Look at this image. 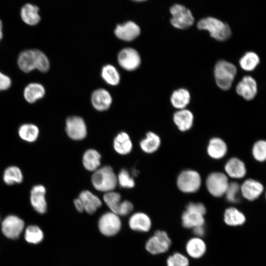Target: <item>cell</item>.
<instances>
[{
	"instance_id": "obj_1",
	"label": "cell",
	"mask_w": 266,
	"mask_h": 266,
	"mask_svg": "<svg viewBox=\"0 0 266 266\" xmlns=\"http://www.w3.org/2000/svg\"><path fill=\"white\" fill-rule=\"evenodd\" d=\"M197 26L200 30L207 31L211 37L218 41H225L232 35L229 25L216 18H202L197 23Z\"/></svg>"
},
{
	"instance_id": "obj_2",
	"label": "cell",
	"mask_w": 266,
	"mask_h": 266,
	"mask_svg": "<svg viewBox=\"0 0 266 266\" xmlns=\"http://www.w3.org/2000/svg\"><path fill=\"white\" fill-rule=\"evenodd\" d=\"M237 73V68L231 62L224 60L218 61L215 64L214 74L216 83L221 90H229Z\"/></svg>"
},
{
	"instance_id": "obj_3",
	"label": "cell",
	"mask_w": 266,
	"mask_h": 266,
	"mask_svg": "<svg viewBox=\"0 0 266 266\" xmlns=\"http://www.w3.org/2000/svg\"><path fill=\"white\" fill-rule=\"evenodd\" d=\"M94 187L98 191H112L117 184V178L111 167L104 166L94 171L91 178Z\"/></svg>"
},
{
	"instance_id": "obj_4",
	"label": "cell",
	"mask_w": 266,
	"mask_h": 266,
	"mask_svg": "<svg viewBox=\"0 0 266 266\" xmlns=\"http://www.w3.org/2000/svg\"><path fill=\"white\" fill-rule=\"evenodd\" d=\"M172 15L171 24L178 29H186L192 26L195 21L191 11L184 5L175 4L170 8Z\"/></svg>"
},
{
	"instance_id": "obj_5",
	"label": "cell",
	"mask_w": 266,
	"mask_h": 266,
	"mask_svg": "<svg viewBox=\"0 0 266 266\" xmlns=\"http://www.w3.org/2000/svg\"><path fill=\"white\" fill-rule=\"evenodd\" d=\"M171 241L167 233L164 231H156L146 243L145 248L153 255L160 254L167 251Z\"/></svg>"
},
{
	"instance_id": "obj_6",
	"label": "cell",
	"mask_w": 266,
	"mask_h": 266,
	"mask_svg": "<svg viewBox=\"0 0 266 266\" xmlns=\"http://www.w3.org/2000/svg\"><path fill=\"white\" fill-rule=\"evenodd\" d=\"M121 225L119 216L111 211L104 213L98 222L100 232L106 236H112L117 234L121 230Z\"/></svg>"
},
{
	"instance_id": "obj_7",
	"label": "cell",
	"mask_w": 266,
	"mask_h": 266,
	"mask_svg": "<svg viewBox=\"0 0 266 266\" xmlns=\"http://www.w3.org/2000/svg\"><path fill=\"white\" fill-rule=\"evenodd\" d=\"M177 185L179 189L183 192H195L199 189L201 185L200 175L194 170H184L179 175Z\"/></svg>"
},
{
	"instance_id": "obj_8",
	"label": "cell",
	"mask_w": 266,
	"mask_h": 266,
	"mask_svg": "<svg viewBox=\"0 0 266 266\" xmlns=\"http://www.w3.org/2000/svg\"><path fill=\"white\" fill-rule=\"evenodd\" d=\"M25 226L24 221L14 215L7 216L2 221L1 231L7 238L17 239Z\"/></svg>"
},
{
	"instance_id": "obj_9",
	"label": "cell",
	"mask_w": 266,
	"mask_h": 266,
	"mask_svg": "<svg viewBox=\"0 0 266 266\" xmlns=\"http://www.w3.org/2000/svg\"><path fill=\"white\" fill-rule=\"evenodd\" d=\"M229 182L227 176L222 172H213L208 175L206 185L209 192L219 197L225 194Z\"/></svg>"
},
{
	"instance_id": "obj_10",
	"label": "cell",
	"mask_w": 266,
	"mask_h": 266,
	"mask_svg": "<svg viewBox=\"0 0 266 266\" xmlns=\"http://www.w3.org/2000/svg\"><path fill=\"white\" fill-rule=\"evenodd\" d=\"M66 131L69 137L75 140H82L87 135L86 124L78 116H71L66 119Z\"/></svg>"
},
{
	"instance_id": "obj_11",
	"label": "cell",
	"mask_w": 266,
	"mask_h": 266,
	"mask_svg": "<svg viewBox=\"0 0 266 266\" xmlns=\"http://www.w3.org/2000/svg\"><path fill=\"white\" fill-rule=\"evenodd\" d=\"M117 60L119 65L129 71L137 68L141 62L138 53L132 48H126L121 50L118 54Z\"/></svg>"
},
{
	"instance_id": "obj_12",
	"label": "cell",
	"mask_w": 266,
	"mask_h": 266,
	"mask_svg": "<svg viewBox=\"0 0 266 266\" xmlns=\"http://www.w3.org/2000/svg\"><path fill=\"white\" fill-rule=\"evenodd\" d=\"M236 93L246 100H252L258 92L255 79L250 75L244 76L236 86Z\"/></svg>"
},
{
	"instance_id": "obj_13",
	"label": "cell",
	"mask_w": 266,
	"mask_h": 266,
	"mask_svg": "<svg viewBox=\"0 0 266 266\" xmlns=\"http://www.w3.org/2000/svg\"><path fill=\"white\" fill-rule=\"evenodd\" d=\"M45 194V187L40 184L34 186L31 191V204L35 211L39 214H44L47 211Z\"/></svg>"
},
{
	"instance_id": "obj_14",
	"label": "cell",
	"mask_w": 266,
	"mask_h": 266,
	"mask_svg": "<svg viewBox=\"0 0 266 266\" xmlns=\"http://www.w3.org/2000/svg\"><path fill=\"white\" fill-rule=\"evenodd\" d=\"M114 33L119 39L130 41L137 37L140 33L138 26L132 21H128L123 24L118 25Z\"/></svg>"
},
{
	"instance_id": "obj_15",
	"label": "cell",
	"mask_w": 266,
	"mask_h": 266,
	"mask_svg": "<svg viewBox=\"0 0 266 266\" xmlns=\"http://www.w3.org/2000/svg\"><path fill=\"white\" fill-rule=\"evenodd\" d=\"M112 97L105 89H99L93 92L91 96V102L93 107L98 111L108 109L112 103Z\"/></svg>"
},
{
	"instance_id": "obj_16",
	"label": "cell",
	"mask_w": 266,
	"mask_h": 266,
	"mask_svg": "<svg viewBox=\"0 0 266 266\" xmlns=\"http://www.w3.org/2000/svg\"><path fill=\"white\" fill-rule=\"evenodd\" d=\"M242 196L249 200L257 199L262 193L264 187L259 182L252 179L245 181L240 187Z\"/></svg>"
},
{
	"instance_id": "obj_17",
	"label": "cell",
	"mask_w": 266,
	"mask_h": 266,
	"mask_svg": "<svg viewBox=\"0 0 266 266\" xmlns=\"http://www.w3.org/2000/svg\"><path fill=\"white\" fill-rule=\"evenodd\" d=\"M129 225L133 231L147 232L151 227V221L147 214L142 212H137L130 218Z\"/></svg>"
},
{
	"instance_id": "obj_18",
	"label": "cell",
	"mask_w": 266,
	"mask_h": 266,
	"mask_svg": "<svg viewBox=\"0 0 266 266\" xmlns=\"http://www.w3.org/2000/svg\"><path fill=\"white\" fill-rule=\"evenodd\" d=\"M173 120L178 129L181 131L185 132L192 127L194 115L188 109L186 108L179 109L174 113Z\"/></svg>"
},
{
	"instance_id": "obj_19",
	"label": "cell",
	"mask_w": 266,
	"mask_h": 266,
	"mask_svg": "<svg viewBox=\"0 0 266 266\" xmlns=\"http://www.w3.org/2000/svg\"><path fill=\"white\" fill-rule=\"evenodd\" d=\"M78 198L83 204L84 210L89 214H94L101 205L99 198L89 191L81 192Z\"/></svg>"
},
{
	"instance_id": "obj_20",
	"label": "cell",
	"mask_w": 266,
	"mask_h": 266,
	"mask_svg": "<svg viewBox=\"0 0 266 266\" xmlns=\"http://www.w3.org/2000/svg\"><path fill=\"white\" fill-rule=\"evenodd\" d=\"M39 8L36 5L26 3L21 8L20 15L23 22L30 26L37 25L41 18L38 12Z\"/></svg>"
},
{
	"instance_id": "obj_21",
	"label": "cell",
	"mask_w": 266,
	"mask_h": 266,
	"mask_svg": "<svg viewBox=\"0 0 266 266\" xmlns=\"http://www.w3.org/2000/svg\"><path fill=\"white\" fill-rule=\"evenodd\" d=\"M186 250L191 257L198 259L201 257L205 253L206 246L204 241L200 238L193 237L187 242Z\"/></svg>"
},
{
	"instance_id": "obj_22",
	"label": "cell",
	"mask_w": 266,
	"mask_h": 266,
	"mask_svg": "<svg viewBox=\"0 0 266 266\" xmlns=\"http://www.w3.org/2000/svg\"><path fill=\"white\" fill-rule=\"evenodd\" d=\"M191 100L189 91L185 88H179L174 90L170 97V102L175 108L184 109L189 104Z\"/></svg>"
},
{
	"instance_id": "obj_23",
	"label": "cell",
	"mask_w": 266,
	"mask_h": 266,
	"mask_svg": "<svg viewBox=\"0 0 266 266\" xmlns=\"http://www.w3.org/2000/svg\"><path fill=\"white\" fill-rule=\"evenodd\" d=\"M225 169L228 175L235 178L243 177L246 172L244 164L236 158H233L228 161L225 166Z\"/></svg>"
},
{
	"instance_id": "obj_24",
	"label": "cell",
	"mask_w": 266,
	"mask_h": 266,
	"mask_svg": "<svg viewBox=\"0 0 266 266\" xmlns=\"http://www.w3.org/2000/svg\"><path fill=\"white\" fill-rule=\"evenodd\" d=\"M45 94L44 87L37 83L28 84L24 90V97L27 101L33 103L42 98Z\"/></svg>"
},
{
	"instance_id": "obj_25",
	"label": "cell",
	"mask_w": 266,
	"mask_h": 266,
	"mask_svg": "<svg viewBox=\"0 0 266 266\" xmlns=\"http://www.w3.org/2000/svg\"><path fill=\"white\" fill-rule=\"evenodd\" d=\"M18 65L23 71L31 72L35 69V55L34 50H26L20 53L18 58Z\"/></svg>"
},
{
	"instance_id": "obj_26",
	"label": "cell",
	"mask_w": 266,
	"mask_h": 266,
	"mask_svg": "<svg viewBox=\"0 0 266 266\" xmlns=\"http://www.w3.org/2000/svg\"><path fill=\"white\" fill-rule=\"evenodd\" d=\"M182 223L184 227L193 229L197 227L203 226L204 219L203 215L199 213L186 210L182 215Z\"/></svg>"
},
{
	"instance_id": "obj_27",
	"label": "cell",
	"mask_w": 266,
	"mask_h": 266,
	"mask_svg": "<svg viewBox=\"0 0 266 266\" xmlns=\"http://www.w3.org/2000/svg\"><path fill=\"white\" fill-rule=\"evenodd\" d=\"M115 150L121 155H126L132 149V143L129 135L125 132L117 134L113 141Z\"/></svg>"
},
{
	"instance_id": "obj_28",
	"label": "cell",
	"mask_w": 266,
	"mask_h": 266,
	"mask_svg": "<svg viewBox=\"0 0 266 266\" xmlns=\"http://www.w3.org/2000/svg\"><path fill=\"white\" fill-rule=\"evenodd\" d=\"M227 147L225 142L221 138L214 137L209 141L207 152L208 155L214 159H220L227 153Z\"/></svg>"
},
{
	"instance_id": "obj_29",
	"label": "cell",
	"mask_w": 266,
	"mask_h": 266,
	"mask_svg": "<svg viewBox=\"0 0 266 266\" xmlns=\"http://www.w3.org/2000/svg\"><path fill=\"white\" fill-rule=\"evenodd\" d=\"M101 156L94 149H89L84 154L83 156V165L84 167L89 171H95L100 166Z\"/></svg>"
},
{
	"instance_id": "obj_30",
	"label": "cell",
	"mask_w": 266,
	"mask_h": 266,
	"mask_svg": "<svg viewBox=\"0 0 266 266\" xmlns=\"http://www.w3.org/2000/svg\"><path fill=\"white\" fill-rule=\"evenodd\" d=\"M38 127L33 124H24L18 129V134L23 140L28 142H33L38 138L39 135Z\"/></svg>"
},
{
	"instance_id": "obj_31",
	"label": "cell",
	"mask_w": 266,
	"mask_h": 266,
	"mask_svg": "<svg viewBox=\"0 0 266 266\" xmlns=\"http://www.w3.org/2000/svg\"><path fill=\"white\" fill-rule=\"evenodd\" d=\"M161 140L159 136L156 133L149 132L146 133L145 138L140 142L141 149L147 153H152L155 152L159 147Z\"/></svg>"
},
{
	"instance_id": "obj_32",
	"label": "cell",
	"mask_w": 266,
	"mask_h": 266,
	"mask_svg": "<svg viewBox=\"0 0 266 266\" xmlns=\"http://www.w3.org/2000/svg\"><path fill=\"white\" fill-rule=\"evenodd\" d=\"M260 62L258 55L254 52L245 53L240 59L239 64L240 67L246 71L254 70Z\"/></svg>"
},
{
	"instance_id": "obj_33",
	"label": "cell",
	"mask_w": 266,
	"mask_h": 266,
	"mask_svg": "<svg viewBox=\"0 0 266 266\" xmlns=\"http://www.w3.org/2000/svg\"><path fill=\"white\" fill-rule=\"evenodd\" d=\"M245 220L244 214L235 208H228L224 213V221L229 226L241 225L244 223Z\"/></svg>"
},
{
	"instance_id": "obj_34",
	"label": "cell",
	"mask_w": 266,
	"mask_h": 266,
	"mask_svg": "<svg viewBox=\"0 0 266 266\" xmlns=\"http://www.w3.org/2000/svg\"><path fill=\"white\" fill-rule=\"evenodd\" d=\"M23 175L21 169L16 166L7 167L3 174V180L8 185L19 184L22 182Z\"/></svg>"
},
{
	"instance_id": "obj_35",
	"label": "cell",
	"mask_w": 266,
	"mask_h": 266,
	"mask_svg": "<svg viewBox=\"0 0 266 266\" xmlns=\"http://www.w3.org/2000/svg\"><path fill=\"white\" fill-rule=\"evenodd\" d=\"M101 75L103 79L108 84L117 85L120 80V76L117 69L112 65L104 66L101 70Z\"/></svg>"
},
{
	"instance_id": "obj_36",
	"label": "cell",
	"mask_w": 266,
	"mask_h": 266,
	"mask_svg": "<svg viewBox=\"0 0 266 266\" xmlns=\"http://www.w3.org/2000/svg\"><path fill=\"white\" fill-rule=\"evenodd\" d=\"M103 199L111 211L118 215L122 203L120 194L113 191L106 192Z\"/></svg>"
},
{
	"instance_id": "obj_37",
	"label": "cell",
	"mask_w": 266,
	"mask_h": 266,
	"mask_svg": "<svg viewBox=\"0 0 266 266\" xmlns=\"http://www.w3.org/2000/svg\"><path fill=\"white\" fill-rule=\"evenodd\" d=\"M44 235L40 228L36 225L28 226L25 231V240L30 243L37 244L43 239Z\"/></svg>"
},
{
	"instance_id": "obj_38",
	"label": "cell",
	"mask_w": 266,
	"mask_h": 266,
	"mask_svg": "<svg viewBox=\"0 0 266 266\" xmlns=\"http://www.w3.org/2000/svg\"><path fill=\"white\" fill-rule=\"evenodd\" d=\"M35 55V69L42 72H47L50 67V63L47 56L42 51L34 50Z\"/></svg>"
},
{
	"instance_id": "obj_39",
	"label": "cell",
	"mask_w": 266,
	"mask_h": 266,
	"mask_svg": "<svg viewBox=\"0 0 266 266\" xmlns=\"http://www.w3.org/2000/svg\"><path fill=\"white\" fill-rule=\"evenodd\" d=\"M253 155L255 159L263 162L266 158V142L265 140H259L256 142L253 147Z\"/></svg>"
},
{
	"instance_id": "obj_40",
	"label": "cell",
	"mask_w": 266,
	"mask_h": 266,
	"mask_svg": "<svg viewBox=\"0 0 266 266\" xmlns=\"http://www.w3.org/2000/svg\"><path fill=\"white\" fill-rule=\"evenodd\" d=\"M117 178V182L123 188H132L135 185L133 179L130 176L129 172L125 169L120 171Z\"/></svg>"
},
{
	"instance_id": "obj_41",
	"label": "cell",
	"mask_w": 266,
	"mask_h": 266,
	"mask_svg": "<svg viewBox=\"0 0 266 266\" xmlns=\"http://www.w3.org/2000/svg\"><path fill=\"white\" fill-rule=\"evenodd\" d=\"M167 266H188V259L179 253H175L169 256L166 261Z\"/></svg>"
},
{
	"instance_id": "obj_42",
	"label": "cell",
	"mask_w": 266,
	"mask_h": 266,
	"mask_svg": "<svg viewBox=\"0 0 266 266\" xmlns=\"http://www.w3.org/2000/svg\"><path fill=\"white\" fill-rule=\"evenodd\" d=\"M240 191V186L234 182L229 183L225 194L228 200L232 202L238 201V194Z\"/></svg>"
},
{
	"instance_id": "obj_43",
	"label": "cell",
	"mask_w": 266,
	"mask_h": 266,
	"mask_svg": "<svg viewBox=\"0 0 266 266\" xmlns=\"http://www.w3.org/2000/svg\"><path fill=\"white\" fill-rule=\"evenodd\" d=\"M186 210H191L204 215L206 211L204 205L201 203L190 202L186 207Z\"/></svg>"
},
{
	"instance_id": "obj_44",
	"label": "cell",
	"mask_w": 266,
	"mask_h": 266,
	"mask_svg": "<svg viewBox=\"0 0 266 266\" xmlns=\"http://www.w3.org/2000/svg\"><path fill=\"white\" fill-rule=\"evenodd\" d=\"M133 208V205L130 201L128 200L122 201L118 216L127 215L132 211Z\"/></svg>"
},
{
	"instance_id": "obj_45",
	"label": "cell",
	"mask_w": 266,
	"mask_h": 266,
	"mask_svg": "<svg viewBox=\"0 0 266 266\" xmlns=\"http://www.w3.org/2000/svg\"><path fill=\"white\" fill-rule=\"evenodd\" d=\"M11 84L10 78L0 71V91L9 89Z\"/></svg>"
},
{
	"instance_id": "obj_46",
	"label": "cell",
	"mask_w": 266,
	"mask_h": 266,
	"mask_svg": "<svg viewBox=\"0 0 266 266\" xmlns=\"http://www.w3.org/2000/svg\"><path fill=\"white\" fill-rule=\"evenodd\" d=\"M193 229L194 233L198 237L202 236L204 234L205 230L203 226L197 227Z\"/></svg>"
},
{
	"instance_id": "obj_47",
	"label": "cell",
	"mask_w": 266,
	"mask_h": 266,
	"mask_svg": "<svg viewBox=\"0 0 266 266\" xmlns=\"http://www.w3.org/2000/svg\"><path fill=\"white\" fill-rule=\"evenodd\" d=\"M74 204L75 208L79 212H82L84 211L83 204L79 198L74 200Z\"/></svg>"
},
{
	"instance_id": "obj_48",
	"label": "cell",
	"mask_w": 266,
	"mask_h": 266,
	"mask_svg": "<svg viewBox=\"0 0 266 266\" xmlns=\"http://www.w3.org/2000/svg\"><path fill=\"white\" fill-rule=\"evenodd\" d=\"M3 36L2 33V23L1 21L0 20V41L2 39Z\"/></svg>"
},
{
	"instance_id": "obj_49",
	"label": "cell",
	"mask_w": 266,
	"mask_h": 266,
	"mask_svg": "<svg viewBox=\"0 0 266 266\" xmlns=\"http://www.w3.org/2000/svg\"><path fill=\"white\" fill-rule=\"evenodd\" d=\"M132 0L135 1L140 2V1H145V0Z\"/></svg>"
},
{
	"instance_id": "obj_50",
	"label": "cell",
	"mask_w": 266,
	"mask_h": 266,
	"mask_svg": "<svg viewBox=\"0 0 266 266\" xmlns=\"http://www.w3.org/2000/svg\"></svg>"
}]
</instances>
